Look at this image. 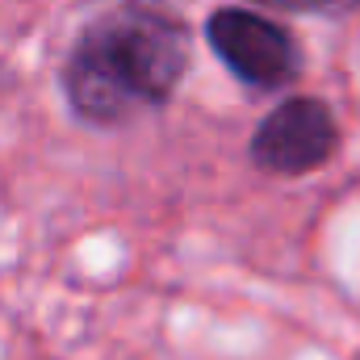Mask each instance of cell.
Returning a JSON list of instances; mask_svg holds the SVG:
<instances>
[{
    "label": "cell",
    "mask_w": 360,
    "mask_h": 360,
    "mask_svg": "<svg viewBox=\"0 0 360 360\" xmlns=\"http://www.w3.org/2000/svg\"><path fill=\"white\" fill-rule=\"evenodd\" d=\"M188 68V30L176 13L147 0H117L80 30L63 89L92 126H122L164 109Z\"/></svg>",
    "instance_id": "6da1fadb"
},
{
    "label": "cell",
    "mask_w": 360,
    "mask_h": 360,
    "mask_svg": "<svg viewBox=\"0 0 360 360\" xmlns=\"http://www.w3.org/2000/svg\"><path fill=\"white\" fill-rule=\"evenodd\" d=\"M205 42L248 89L281 92L302 76V51L285 25L252 8H218L205 21Z\"/></svg>",
    "instance_id": "7a4b0ae2"
},
{
    "label": "cell",
    "mask_w": 360,
    "mask_h": 360,
    "mask_svg": "<svg viewBox=\"0 0 360 360\" xmlns=\"http://www.w3.org/2000/svg\"><path fill=\"white\" fill-rule=\"evenodd\" d=\"M340 147V126L327 101L289 96L252 134V164L272 176H302L323 168Z\"/></svg>",
    "instance_id": "3957f363"
},
{
    "label": "cell",
    "mask_w": 360,
    "mask_h": 360,
    "mask_svg": "<svg viewBox=\"0 0 360 360\" xmlns=\"http://www.w3.org/2000/svg\"><path fill=\"white\" fill-rule=\"evenodd\" d=\"M264 8H285V13H352L360 0H252Z\"/></svg>",
    "instance_id": "277c9868"
}]
</instances>
